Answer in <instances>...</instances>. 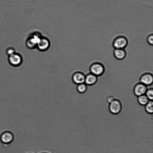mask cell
<instances>
[{
    "mask_svg": "<svg viewBox=\"0 0 153 153\" xmlns=\"http://www.w3.org/2000/svg\"><path fill=\"white\" fill-rule=\"evenodd\" d=\"M42 36L41 33L35 31L29 35L25 41V44L28 48L33 49L36 48L37 45Z\"/></svg>",
    "mask_w": 153,
    "mask_h": 153,
    "instance_id": "obj_1",
    "label": "cell"
},
{
    "mask_svg": "<svg viewBox=\"0 0 153 153\" xmlns=\"http://www.w3.org/2000/svg\"><path fill=\"white\" fill-rule=\"evenodd\" d=\"M128 43V39L126 36L120 34L114 37L112 44L114 48L124 49L127 46Z\"/></svg>",
    "mask_w": 153,
    "mask_h": 153,
    "instance_id": "obj_2",
    "label": "cell"
},
{
    "mask_svg": "<svg viewBox=\"0 0 153 153\" xmlns=\"http://www.w3.org/2000/svg\"><path fill=\"white\" fill-rule=\"evenodd\" d=\"M7 60L11 66L16 67L20 66L23 61L22 56L16 52L8 56Z\"/></svg>",
    "mask_w": 153,
    "mask_h": 153,
    "instance_id": "obj_3",
    "label": "cell"
},
{
    "mask_svg": "<svg viewBox=\"0 0 153 153\" xmlns=\"http://www.w3.org/2000/svg\"><path fill=\"white\" fill-rule=\"evenodd\" d=\"M90 73L98 76H101L105 71V67L101 63L96 62L93 63L90 66Z\"/></svg>",
    "mask_w": 153,
    "mask_h": 153,
    "instance_id": "obj_4",
    "label": "cell"
},
{
    "mask_svg": "<svg viewBox=\"0 0 153 153\" xmlns=\"http://www.w3.org/2000/svg\"><path fill=\"white\" fill-rule=\"evenodd\" d=\"M109 109L110 112L114 114L119 113L121 111L122 105L120 100L114 98L109 103Z\"/></svg>",
    "mask_w": 153,
    "mask_h": 153,
    "instance_id": "obj_5",
    "label": "cell"
},
{
    "mask_svg": "<svg viewBox=\"0 0 153 153\" xmlns=\"http://www.w3.org/2000/svg\"><path fill=\"white\" fill-rule=\"evenodd\" d=\"M50 45V40L48 38L42 36L38 42L36 48L40 51L44 52L49 49Z\"/></svg>",
    "mask_w": 153,
    "mask_h": 153,
    "instance_id": "obj_6",
    "label": "cell"
},
{
    "mask_svg": "<svg viewBox=\"0 0 153 153\" xmlns=\"http://www.w3.org/2000/svg\"><path fill=\"white\" fill-rule=\"evenodd\" d=\"M14 138V136L13 133L9 131H3L0 136V140L1 142L6 144H8L12 143Z\"/></svg>",
    "mask_w": 153,
    "mask_h": 153,
    "instance_id": "obj_7",
    "label": "cell"
},
{
    "mask_svg": "<svg viewBox=\"0 0 153 153\" xmlns=\"http://www.w3.org/2000/svg\"><path fill=\"white\" fill-rule=\"evenodd\" d=\"M147 89V86L139 82L134 85L133 88V92L135 96L138 97L145 94Z\"/></svg>",
    "mask_w": 153,
    "mask_h": 153,
    "instance_id": "obj_8",
    "label": "cell"
},
{
    "mask_svg": "<svg viewBox=\"0 0 153 153\" xmlns=\"http://www.w3.org/2000/svg\"><path fill=\"white\" fill-rule=\"evenodd\" d=\"M85 75L81 71H76L74 73L72 77V79L73 82L78 85L85 83Z\"/></svg>",
    "mask_w": 153,
    "mask_h": 153,
    "instance_id": "obj_9",
    "label": "cell"
},
{
    "mask_svg": "<svg viewBox=\"0 0 153 153\" xmlns=\"http://www.w3.org/2000/svg\"><path fill=\"white\" fill-rule=\"evenodd\" d=\"M140 82L147 86L151 85L153 82V75L149 73H146L142 74L140 78Z\"/></svg>",
    "mask_w": 153,
    "mask_h": 153,
    "instance_id": "obj_10",
    "label": "cell"
},
{
    "mask_svg": "<svg viewBox=\"0 0 153 153\" xmlns=\"http://www.w3.org/2000/svg\"><path fill=\"white\" fill-rule=\"evenodd\" d=\"M113 53L114 56L116 59L122 60L126 57L127 52L125 48H114Z\"/></svg>",
    "mask_w": 153,
    "mask_h": 153,
    "instance_id": "obj_11",
    "label": "cell"
},
{
    "mask_svg": "<svg viewBox=\"0 0 153 153\" xmlns=\"http://www.w3.org/2000/svg\"><path fill=\"white\" fill-rule=\"evenodd\" d=\"M98 76L90 73L85 75V83L87 85H92L97 81Z\"/></svg>",
    "mask_w": 153,
    "mask_h": 153,
    "instance_id": "obj_12",
    "label": "cell"
},
{
    "mask_svg": "<svg viewBox=\"0 0 153 153\" xmlns=\"http://www.w3.org/2000/svg\"><path fill=\"white\" fill-rule=\"evenodd\" d=\"M137 97V101L139 104L145 106L150 100L145 94Z\"/></svg>",
    "mask_w": 153,
    "mask_h": 153,
    "instance_id": "obj_13",
    "label": "cell"
},
{
    "mask_svg": "<svg viewBox=\"0 0 153 153\" xmlns=\"http://www.w3.org/2000/svg\"><path fill=\"white\" fill-rule=\"evenodd\" d=\"M88 87L85 83L80 84L77 85L76 90L78 92L81 94H83L86 92Z\"/></svg>",
    "mask_w": 153,
    "mask_h": 153,
    "instance_id": "obj_14",
    "label": "cell"
},
{
    "mask_svg": "<svg viewBox=\"0 0 153 153\" xmlns=\"http://www.w3.org/2000/svg\"><path fill=\"white\" fill-rule=\"evenodd\" d=\"M145 106V109L146 111L149 114H152L153 113V100H149Z\"/></svg>",
    "mask_w": 153,
    "mask_h": 153,
    "instance_id": "obj_15",
    "label": "cell"
},
{
    "mask_svg": "<svg viewBox=\"0 0 153 153\" xmlns=\"http://www.w3.org/2000/svg\"><path fill=\"white\" fill-rule=\"evenodd\" d=\"M145 94L150 100H153V89L152 88L147 89Z\"/></svg>",
    "mask_w": 153,
    "mask_h": 153,
    "instance_id": "obj_16",
    "label": "cell"
},
{
    "mask_svg": "<svg viewBox=\"0 0 153 153\" xmlns=\"http://www.w3.org/2000/svg\"><path fill=\"white\" fill-rule=\"evenodd\" d=\"M6 54L8 56H9L14 53L16 52L15 49L13 47H7L5 51Z\"/></svg>",
    "mask_w": 153,
    "mask_h": 153,
    "instance_id": "obj_17",
    "label": "cell"
},
{
    "mask_svg": "<svg viewBox=\"0 0 153 153\" xmlns=\"http://www.w3.org/2000/svg\"><path fill=\"white\" fill-rule=\"evenodd\" d=\"M147 41L148 44L152 46L153 45V34L150 33L149 34L147 37Z\"/></svg>",
    "mask_w": 153,
    "mask_h": 153,
    "instance_id": "obj_18",
    "label": "cell"
},
{
    "mask_svg": "<svg viewBox=\"0 0 153 153\" xmlns=\"http://www.w3.org/2000/svg\"><path fill=\"white\" fill-rule=\"evenodd\" d=\"M114 98L112 96H110L108 97L107 99V101L108 103H110L111 102Z\"/></svg>",
    "mask_w": 153,
    "mask_h": 153,
    "instance_id": "obj_19",
    "label": "cell"
}]
</instances>
